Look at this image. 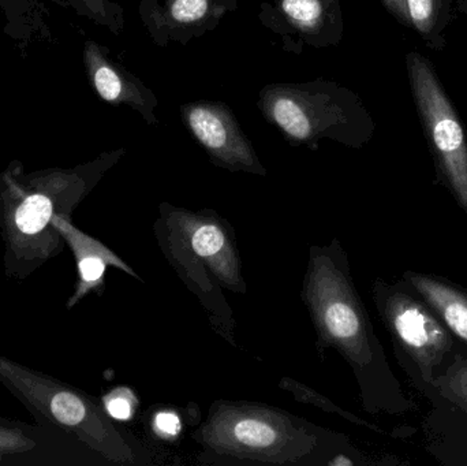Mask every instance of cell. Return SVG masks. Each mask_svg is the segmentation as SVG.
<instances>
[{
  "label": "cell",
  "mask_w": 467,
  "mask_h": 466,
  "mask_svg": "<svg viewBox=\"0 0 467 466\" xmlns=\"http://www.w3.org/2000/svg\"><path fill=\"white\" fill-rule=\"evenodd\" d=\"M409 18L419 32L427 35L435 24L436 0H406Z\"/></svg>",
  "instance_id": "7402d4cb"
},
{
  "label": "cell",
  "mask_w": 467,
  "mask_h": 466,
  "mask_svg": "<svg viewBox=\"0 0 467 466\" xmlns=\"http://www.w3.org/2000/svg\"><path fill=\"white\" fill-rule=\"evenodd\" d=\"M125 150L101 153L73 169L38 170L26 174L14 161L0 174V223L5 241V268L21 278L62 251L54 224L57 216L70 218Z\"/></svg>",
  "instance_id": "6da1fadb"
},
{
  "label": "cell",
  "mask_w": 467,
  "mask_h": 466,
  "mask_svg": "<svg viewBox=\"0 0 467 466\" xmlns=\"http://www.w3.org/2000/svg\"><path fill=\"white\" fill-rule=\"evenodd\" d=\"M444 393L467 412V360L455 364L443 380Z\"/></svg>",
  "instance_id": "44dd1931"
},
{
  "label": "cell",
  "mask_w": 467,
  "mask_h": 466,
  "mask_svg": "<svg viewBox=\"0 0 467 466\" xmlns=\"http://www.w3.org/2000/svg\"><path fill=\"white\" fill-rule=\"evenodd\" d=\"M103 408L112 420L130 421L139 409V399L131 388L120 386L103 397Z\"/></svg>",
  "instance_id": "ffe728a7"
},
{
  "label": "cell",
  "mask_w": 467,
  "mask_h": 466,
  "mask_svg": "<svg viewBox=\"0 0 467 466\" xmlns=\"http://www.w3.org/2000/svg\"><path fill=\"white\" fill-rule=\"evenodd\" d=\"M356 462L351 459L350 456L345 453L337 454V456L332 457L328 462H327V466H354Z\"/></svg>",
  "instance_id": "cb8c5ba5"
},
{
  "label": "cell",
  "mask_w": 467,
  "mask_h": 466,
  "mask_svg": "<svg viewBox=\"0 0 467 466\" xmlns=\"http://www.w3.org/2000/svg\"><path fill=\"white\" fill-rule=\"evenodd\" d=\"M155 234L167 262L174 268L175 273L182 279L188 289L199 298L216 333L226 339L230 345L236 347L235 336H234L235 319H234L233 309L230 308L223 295V287L218 284L210 271L197 264L171 235L167 234L156 224Z\"/></svg>",
  "instance_id": "8fae6325"
},
{
  "label": "cell",
  "mask_w": 467,
  "mask_h": 466,
  "mask_svg": "<svg viewBox=\"0 0 467 466\" xmlns=\"http://www.w3.org/2000/svg\"><path fill=\"white\" fill-rule=\"evenodd\" d=\"M82 62L90 87L101 100L112 106L126 104L139 111L147 122H159L155 117L158 98L136 76L114 62L106 47L93 40L85 41Z\"/></svg>",
  "instance_id": "30bf717a"
},
{
  "label": "cell",
  "mask_w": 467,
  "mask_h": 466,
  "mask_svg": "<svg viewBox=\"0 0 467 466\" xmlns=\"http://www.w3.org/2000/svg\"><path fill=\"white\" fill-rule=\"evenodd\" d=\"M148 430L156 440L175 442L183 432L182 415L174 408H158L150 413Z\"/></svg>",
  "instance_id": "d6986e66"
},
{
  "label": "cell",
  "mask_w": 467,
  "mask_h": 466,
  "mask_svg": "<svg viewBox=\"0 0 467 466\" xmlns=\"http://www.w3.org/2000/svg\"><path fill=\"white\" fill-rule=\"evenodd\" d=\"M193 440L204 464L327 465L343 453L335 432L257 402L216 401Z\"/></svg>",
  "instance_id": "7a4b0ae2"
},
{
  "label": "cell",
  "mask_w": 467,
  "mask_h": 466,
  "mask_svg": "<svg viewBox=\"0 0 467 466\" xmlns=\"http://www.w3.org/2000/svg\"><path fill=\"white\" fill-rule=\"evenodd\" d=\"M383 2L386 3L389 11H392V13H394L400 21L405 22V24H409V22H410L406 0H383Z\"/></svg>",
  "instance_id": "603a6c76"
},
{
  "label": "cell",
  "mask_w": 467,
  "mask_h": 466,
  "mask_svg": "<svg viewBox=\"0 0 467 466\" xmlns=\"http://www.w3.org/2000/svg\"><path fill=\"white\" fill-rule=\"evenodd\" d=\"M409 71L428 139L447 182L467 212V140L460 118L424 57L411 54Z\"/></svg>",
  "instance_id": "52a82bcc"
},
{
  "label": "cell",
  "mask_w": 467,
  "mask_h": 466,
  "mask_svg": "<svg viewBox=\"0 0 467 466\" xmlns=\"http://www.w3.org/2000/svg\"><path fill=\"white\" fill-rule=\"evenodd\" d=\"M183 120L216 166L230 171L266 175L252 142L239 128L229 107L218 101L182 106Z\"/></svg>",
  "instance_id": "ba28073f"
},
{
  "label": "cell",
  "mask_w": 467,
  "mask_h": 466,
  "mask_svg": "<svg viewBox=\"0 0 467 466\" xmlns=\"http://www.w3.org/2000/svg\"><path fill=\"white\" fill-rule=\"evenodd\" d=\"M40 446L32 427L19 426L0 419V460L30 453Z\"/></svg>",
  "instance_id": "ac0fdd59"
},
{
  "label": "cell",
  "mask_w": 467,
  "mask_h": 466,
  "mask_svg": "<svg viewBox=\"0 0 467 466\" xmlns=\"http://www.w3.org/2000/svg\"><path fill=\"white\" fill-rule=\"evenodd\" d=\"M5 18V35L25 52L36 44L57 43L49 26V8L44 0H0Z\"/></svg>",
  "instance_id": "5bb4252c"
},
{
  "label": "cell",
  "mask_w": 467,
  "mask_h": 466,
  "mask_svg": "<svg viewBox=\"0 0 467 466\" xmlns=\"http://www.w3.org/2000/svg\"><path fill=\"white\" fill-rule=\"evenodd\" d=\"M63 8H71L78 16L106 26L115 35L123 29V10L114 0H52Z\"/></svg>",
  "instance_id": "e0dca14e"
},
{
  "label": "cell",
  "mask_w": 467,
  "mask_h": 466,
  "mask_svg": "<svg viewBox=\"0 0 467 466\" xmlns=\"http://www.w3.org/2000/svg\"><path fill=\"white\" fill-rule=\"evenodd\" d=\"M410 282L425 301L443 317L450 330L467 344V295L427 275H410Z\"/></svg>",
  "instance_id": "2e32d148"
},
{
  "label": "cell",
  "mask_w": 467,
  "mask_h": 466,
  "mask_svg": "<svg viewBox=\"0 0 467 466\" xmlns=\"http://www.w3.org/2000/svg\"><path fill=\"white\" fill-rule=\"evenodd\" d=\"M155 224L169 233L186 254L210 271L223 289L244 295L246 281L242 274L235 232L215 211H191L174 205L159 207Z\"/></svg>",
  "instance_id": "8992f818"
},
{
  "label": "cell",
  "mask_w": 467,
  "mask_h": 466,
  "mask_svg": "<svg viewBox=\"0 0 467 466\" xmlns=\"http://www.w3.org/2000/svg\"><path fill=\"white\" fill-rule=\"evenodd\" d=\"M54 224L65 243H67L73 251L78 270V282L74 289V295L68 300L67 308L78 304L89 293L101 295L104 290V276L109 267L119 268L128 275L141 281L139 274L133 271L128 263L123 262L109 246L73 226L71 219L67 216H57Z\"/></svg>",
  "instance_id": "7c38bea8"
},
{
  "label": "cell",
  "mask_w": 467,
  "mask_h": 466,
  "mask_svg": "<svg viewBox=\"0 0 467 466\" xmlns=\"http://www.w3.org/2000/svg\"><path fill=\"white\" fill-rule=\"evenodd\" d=\"M383 315L392 334L416 360L422 374H430L452 347L451 337L424 305L400 292L389 293Z\"/></svg>",
  "instance_id": "9c48e42d"
},
{
  "label": "cell",
  "mask_w": 467,
  "mask_h": 466,
  "mask_svg": "<svg viewBox=\"0 0 467 466\" xmlns=\"http://www.w3.org/2000/svg\"><path fill=\"white\" fill-rule=\"evenodd\" d=\"M317 336L318 353L337 350L361 378L372 369L376 347L339 241L312 246L301 292Z\"/></svg>",
  "instance_id": "277c9868"
},
{
  "label": "cell",
  "mask_w": 467,
  "mask_h": 466,
  "mask_svg": "<svg viewBox=\"0 0 467 466\" xmlns=\"http://www.w3.org/2000/svg\"><path fill=\"white\" fill-rule=\"evenodd\" d=\"M264 117L296 144H317L318 140H351L354 101L332 82L316 79L305 84L269 85L258 101Z\"/></svg>",
  "instance_id": "5b68a950"
},
{
  "label": "cell",
  "mask_w": 467,
  "mask_h": 466,
  "mask_svg": "<svg viewBox=\"0 0 467 466\" xmlns=\"http://www.w3.org/2000/svg\"><path fill=\"white\" fill-rule=\"evenodd\" d=\"M0 382L30 413L76 437L109 461L150 464V454L134 438L123 435L103 407L78 388L0 356Z\"/></svg>",
  "instance_id": "3957f363"
},
{
  "label": "cell",
  "mask_w": 467,
  "mask_h": 466,
  "mask_svg": "<svg viewBox=\"0 0 467 466\" xmlns=\"http://www.w3.org/2000/svg\"><path fill=\"white\" fill-rule=\"evenodd\" d=\"M277 10L291 29L318 46L327 44L339 18L337 0H279Z\"/></svg>",
  "instance_id": "9a60e30c"
},
{
  "label": "cell",
  "mask_w": 467,
  "mask_h": 466,
  "mask_svg": "<svg viewBox=\"0 0 467 466\" xmlns=\"http://www.w3.org/2000/svg\"><path fill=\"white\" fill-rule=\"evenodd\" d=\"M224 14L222 0H166L163 7L148 13L145 22L152 33L175 37V35L202 33Z\"/></svg>",
  "instance_id": "4fadbf2b"
}]
</instances>
